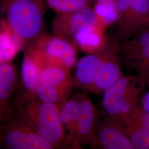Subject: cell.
Segmentation results:
<instances>
[{
	"mask_svg": "<svg viewBox=\"0 0 149 149\" xmlns=\"http://www.w3.org/2000/svg\"><path fill=\"white\" fill-rule=\"evenodd\" d=\"M142 106L143 110L145 111L149 112V87H148V90H146V92L144 94L143 98Z\"/></svg>",
	"mask_w": 149,
	"mask_h": 149,
	"instance_id": "obj_24",
	"label": "cell"
},
{
	"mask_svg": "<svg viewBox=\"0 0 149 149\" xmlns=\"http://www.w3.org/2000/svg\"><path fill=\"white\" fill-rule=\"evenodd\" d=\"M119 14L129 24H144V18L149 17V0H130L128 7Z\"/></svg>",
	"mask_w": 149,
	"mask_h": 149,
	"instance_id": "obj_19",
	"label": "cell"
},
{
	"mask_svg": "<svg viewBox=\"0 0 149 149\" xmlns=\"http://www.w3.org/2000/svg\"><path fill=\"white\" fill-rule=\"evenodd\" d=\"M25 49L21 39L14 32L5 19L0 20V63H11L18 52Z\"/></svg>",
	"mask_w": 149,
	"mask_h": 149,
	"instance_id": "obj_15",
	"label": "cell"
},
{
	"mask_svg": "<svg viewBox=\"0 0 149 149\" xmlns=\"http://www.w3.org/2000/svg\"><path fill=\"white\" fill-rule=\"evenodd\" d=\"M101 65L93 85L88 92L100 95L117 81L122 76L119 58L111 50H101Z\"/></svg>",
	"mask_w": 149,
	"mask_h": 149,
	"instance_id": "obj_10",
	"label": "cell"
},
{
	"mask_svg": "<svg viewBox=\"0 0 149 149\" xmlns=\"http://www.w3.org/2000/svg\"><path fill=\"white\" fill-rule=\"evenodd\" d=\"M92 148L133 149L128 136L103 113H98Z\"/></svg>",
	"mask_w": 149,
	"mask_h": 149,
	"instance_id": "obj_8",
	"label": "cell"
},
{
	"mask_svg": "<svg viewBox=\"0 0 149 149\" xmlns=\"http://www.w3.org/2000/svg\"><path fill=\"white\" fill-rule=\"evenodd\" d=\"M16 71L10 63L0 64V108L1 114L11 108L8 106L11 95L16 84Z\"/></svg>",
	"mask_w": 149,
	"mask_h": 149,
	"instance_id": "obj_17",
	"label": "cell"
},
{
	"mask_svg": "<svg viewBox=\"0 0 149 149\" xmlns=\"http://www.w3.org/2000/svg\"><path fill=\"white\" fill-rule=\"evenodd\" d=\"M98 113L90 98L81 93L74 135L69 148L77 149L85 145L91 147Z\"/></svg>",
	"mask_w": 149,
	"mask_h": 149,
	"instance_id": "obj_9",
	"label": "cell"
},
{
	"mask_svg": "<svg viewBox=\"0 0 149 149\" xmlns=\"http://www.w3.org/2000/svg\"><path fill=\"white\" fill-rule=\"evenodd\" d=\"M146 85L138 76H122L103 93L104 114L121 129L131 124L143 111Z\"/></svg>",
	"mask_w": 149,
	"mask_h": 149,
	"instance_id": "obj_1",
	"label": "cell"
},
{
	"mask_svg": "<svg viewBox=\"0 0 149 149\" xmlns=\"http://www.w3.org/2000/svg\"><path fill=\"white\" fill-rule=\"evenodd\" d=\"M92 8L98 23L104 28L118 21L119 11L117 0H101L95 2Z\"/></svg>",
	"mask_w": 149,
	"mask_h": 149,
	"instance_id": "obj_20",
	"label": "cell"
},
{
	"mask_svg": "<svg viewBox=\"0 0 149 149\" xmlns=\"http://www.w3.org/2000/svg\"><path fill=\"white\" fill-rule=\"evenodd\" d=\"M133 123L137 124L149 133V112L143 110Z\"/></svg>",
	"mask_w": 149,
	"mask_h": 149,
	"instance_id": "obj_23",
	"label": "cell"
},
{
	"mask_svg": "<svg viewBox=\"0 0 149 149\" xmlns=\"http://www.w3.org/2000/svg\"><path fill=\"white\" fill-rule=\"evenodd\" d=\"M1 16L23 42L25 49L46 33L45 0H0Z\"/></svg>",
	"mask_w": 149,
	"mask_h": 149,
	"instance_id": "obj_2",
	"label": "cell"
},
{
	"mask_svg": "<svg viewBox=\"0 0 149 149\" xmlns=\"http://www.w3.org/2000/svg\"><path fill=\"white\" fill-rule=\"evenodd\" d=\"M122 130L128 136L133 149H149V133L137 124L133 123Z\"/></svg>",
	"mask_w": 149,
	"mask_h": 149,
	"instance_id": "obj_21",
	"label": "cell"
},
{
	"mask_svg": "<svg viewBox=\"0 0 149 149\" xmlns=\"http://www.w3.org/2000/svg\"><path fill=\"white\" fill-rule=\"evenodd\" d=\"M119 55L128 69L134 70L149 87V28L141 27L124 42Z\"/></svg>",
	"mask_w": 149,
	"mask_h": 149,
	"instance_id": "obj_5",
	"label": "cell"
},
{
	"mask_svg": "<svg viewBox=\"0 0 149 149\" xmlns=\"http://www.w3.org/2000/svg\"><path fill=\"white\" fill-rule=\"evenodd\" d=\"M101 60V51L81 58L76 63L74 85L88 91L95 80Z\"/></svg>",
	"mask_w": 149,
	"mask_h": 149,
	"instance_id": "obj_11",
	"label": "cell"
},
{
	"mask_svg": "<svg viewBox=\"0 0 149 149\" xmlns=\"http://www.w3.org/2000/svg\"><path fill=\"white\" fill-rule=\"evenodd\" d=\"M1 144L7 149H52L28 124L18 110L1 114Z\"/></svg>",
	"mask_w": 149,
	"mask_h": 149,
	"instance_id": "obj_4",
	"label": "cell"
},
{
	"mask_svg": "<svg viewBox=\"0 0 149 149\" xmlns=\"http://www.w3.org/2000/svg\"><path fill=\"white\" fill-rule=\"evenodd\" d=\"M47 5L56 13L79 11L91 6L92 0H45Z\"/></svg>",
	"mask_w": 149,
	"mask_h": 149,
	"instance_id": "obj_22",
	"label": "cell"
},
{
	"mask_svg": "<svg viewBox=\"0 0 149 149\" xmlns=\"http://www.w3.org/2000/svg\"><path fill=\"white\" fill-rule=\"evenodd\" d=\"M60 108L34 97L24 96L17 110L33 129L54 149L61 146L66 136L60 120Z\"/></svg>",
	"mask_w": 149,
	"mask_h": 149,
	"instance_id": "obj_3",
	"label": "cell"
},
{
	"mask_svg": "<svg viewBox=\"0 0 149 149\" xmlns=\"http://www.w3.org/2000/svg\"><path fill=\"white\" fill-rule=\"evenodd\" d=\"M36 50L40 62V84L72 89L74 81L71 75V70L45 61Z\"/></svg>",
	"mask_w": 149,
	"mask_h": 149,
	"instance_id": "obj_13",
	"label": "cell"
},
{
	"mask_svg": "<svg viewBox=\"0 0 149 149\" xmlns=\"http://www.w3.org/2000/svg\"><path fill=\"white\" fill-rule=\"evenodd\" d=\"M31 46L36 48L43 59L49 63L70 70L77 63V48L74 44L63 38L45 34Z\"/></svg>",
	"mask_w": 149,
	"mask_h": 149,
	"instance_id": "obj_6",
	"label": "cell"
},
{
	"mask_svg": "<svg viewBox=\"0 0 149 149\" xmlns=\"http://www.w3.org/2000/svg\"><path fill=\"white\" fill-rule=\"evenodd\" d=\"M81 94L77 93L68 100L60 108V120L65 130L68 132L61 146L68 148L74 135L79 113Z\"/></svg>",
	"mask_w": 149,
	"mask_h": 149,
	"instance_id": "obj_16",
	"label": "cell"
},
{
	"mask_svg": "<svg viewBox=\"0 0 149 149\" xmlns=\"http://www.w3.org/2000/svg\"><path fill=\"white\" fill-rule=\"evenodd\" d=\"M104 28L100 24L86 27L76 35L73 43L77 49L85 53L99 52L105 48L106 45Z\"/></svg>",
	"mask_w": 149,
	"mask_h": 149,
	"instance_id": "obj_14",
	"label": "cell"
},
{
	"mask_svg": "<svg viewBox=\"0 0 149 149\" xmlns=\"http://www.w3.org/2000/svg\"><path fill=\"white\" fill-rule=\"evenodd\" d=\"M71 90L72 89L40 84L34 92V97L39 101L53 103L61 107L68 100Z\"/></svg>",
	"mask_w": 149,
	"mask_h": 149,
	"instance_id": "obj_18",
	"label": "cell"
},
{
	"mask_svg": "<svg viewBox=\"0 0 149 149\" xmlns=\"http://www.w3.org/2000/svg\"><path fill=\"white\" fill-rule=\"evenodd\" d=\"M22 84L27 96H34L40 84V62L37 51L33 46L25 49L21 68Z\"/></svg>",
	"mask_w": 149,
	"mask_h": 149,
	"instance_id": "obj_12",
	"label": "cell"
},
{
	"mask_svg": "<svg viewBox=\"0 0 149 149\" xmlns=\"http://www.w3.org/2000/svg\"><path fill=\"white\" fill-rule=\"evenodd\" d=\"M92 2H93V3H95V2H98V1H101V0H92Z\"/></svg>",
	"mask_w": 149,
	"mask_h": 149,
	"instance_id": "obj_25",
	"label": "cell"
},
{
	"mask_svg": "<svg viewBox=\"0 0 149 149\" xmlns=\"http://www.w3.org/2000/svg\"><path fill=\"white\" fill-rule=\"evenodd\" d=\"M96 24L100 23L91 6L79 11L56 13L52 24V35L73 43L74 38L82 29Z\"/></svg>",
	"mask_w": 149,
	"mask_h": 149,
	"instance_id": "obj_7",
	"label": "cell"
}]
</instances>
